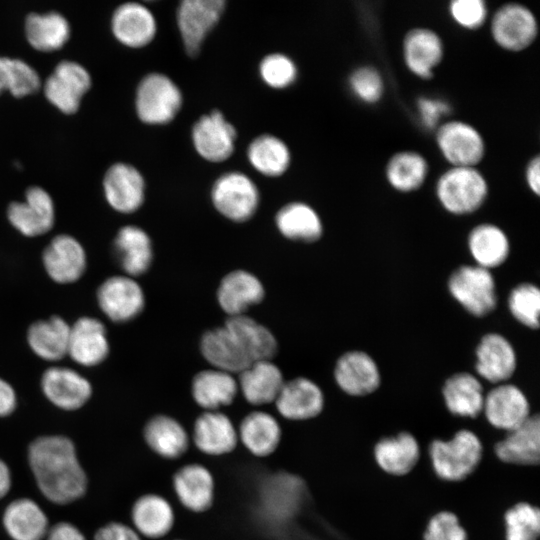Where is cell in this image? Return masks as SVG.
<instances>
[{"mask_svg": "<svg viewBox=\"0 0 540 540\" xmlns=\"http://www.w3.org/2000/svg\"><path fill=\"white\" fill-rule=\"evenodd\" d=\"M28 461L39 490L49 501L63 505L85 494L87 477L69 438H36L29 445Z\"/></svg>", "mask_w": 540, "mask_h": 540, "instance_id": "1", "label": "cell"}, {"mask_svg": "<svg viewBox=\"0 0 540 540\" xmlns=\"http://www.w3.org/2000/svg\"><path fill=\"white\" fill-rule=\"evenodd\" d=\"M429 456L432 468L440 479L457 482L476 470L483 456V445L474 432L462 429L448 440L432 441Z\"/></svg>", "mask_w": 540, "mask_h": 540, "instance_id": "2", "label": "cell"}, {"mask_svg": "<svg viewBox=\"0 0 540 540\" xmlns=\"http://www.w3.org/2000/svg\"><path fill=\"white\" fill-rule=\"evenodd\" d=\"M489 193L486 177L477 167H449L436 181L441 206L453 215H467L485 203Z\"/></svg>", "mask_w": 540, "mask_h": 540, "instance_id": "3", "label": "cell"}, {"mask_svg": "<svg viewBox=\"0 0 540 540\" xmlns=\"http://www.w3.org/2000/svg\"><path fill=\"white\" fill-rule=\"evenodd\" d=\"M448 289L452 297L474 316H485L496 307L495 280L488 269L463 265L450 275Z\"/></svg>", "mask_w": 540, "mask_h": 540, "instance_id": "4", "label": "cell"}, {"mask_svg": "<svg viewBox=\"0 0 540 540\" xmlns=\"http://www.w3.org/2000/svg\"><path fill=\"white\" fill-rule=\"evenodd\" d=\"M538 21L533 11L521 3L501 5L490 21V34L498 47L509 52H520L530 47L537 38Z\"/></svg>", "mask_w": 540, "mask_h": 540, "instance_id": "5", "label": "cell"}, {"mask_svg": "<svg viewBox=\"0 0 540 540\" xmlns=\"http://www.w3.org/2000/svg\"><path fill=\"white\" fill-rule=\"evenodd\" d=\"M435 140L450 167H477L486 154L483 135L475 126L462 120L440 124L436 129Z\"/></svg>", "mask_w": 540, "mask_h": 540, "instance_id": "6", "label": "cell"}, {"mask_svg": "<svg viewBox=\"0 0 540 540\" xmlns=\"http://www.w3.org/2000/svg\"><path fill=\"white\" fill-rule=\"evenodd\" d=\"M181 103L182 96L178 87L165 75L149 74L137 88L136 111L146 123L164 124L171 121Z\"/></svg>", "mask_w": 540, "mask_h": 540, "instance_id": "7", "label": "cell"}, {"mask_svg": "<svg viewBox=\"0 0 540 540\" xmlns=\"http://www.w3.org/2000/svg\"><path fill=\"white\" fill-rule=\"evenodd\" d=\"M212 201L224 217L235 221L249 220L259 204L255 184L246 175L231 172L222 175L212 188Z\"/></svg>", "mask_w": 540, "mask_h": 540, "instance_id": "8", "label": "cell"}, {"mask_svg": "<svg viewBox=\"0 0 540 540\" xmlns=\"http://www.w3.org/2000/svg\"><path fill=\"white\" fill-rule=\"evenodd\" d=\"M97 300L103 313L114 322L136 318L145 306V295L132 277L117 275L106 279L98 288Z\"/></svg>", "mask_w": 540, "mask_h": 540, "instance_id": "9", "label": "cell"}, {"mask_svg": "<svg viewBox=\"0 0 540 540\" xmlns=\"http://www.w3.org/2000/svg\"><path fill=\"white\" fill-rule=\"evenodd\" d=\"M90 86V74L81 64L63 60L46 79L44 93L54 106L70 114L77 111L82 96Z\"/></svg>", "mask_w": 540, "mask_h": 540, "instance_id": "10", "label": "cell"}, {"mask_svg": "<svg viewBox=\"0 0 540 540\" xmlns=\"http://www.w3.org/2000/svg\"><path fill=\"white\" fill-rule=\"evenodd\" d=\"M482 412L493 427L506 432L517 428L531 416L525 393L506 382L497 384L485 394Z\"/></svg>", "mask_w": 540, "mask_h": 540, "instance_id": "11", "label": "cell"}, {"mask_svg": "<svg viewBox=\"0 0 540 540\" xmlns=\"http://www.w3.org/2000/svg\"><path fill=\"white\" fill-rule=\"evenodd\" d=\"M402 52L407 69L416 77L429 80L444 58L445 47L435 30L415 27L405 34Z\"/></svg>", "mask_w": 540, "mask_h": 540, "instance_id": "12", "label": "cell"}, {"mask_svg": "<svg viewBox=\"0 0 540 540\" xmlns=\"http://www.w3.org/2000/svg\"><path fill=\"white\" fill-rule=\"evenodd\" d=\"M223 0H185L177 11V22L187 53L197 56L201 44L218 22L224 8Z\"/></svg>", "mask_w": 540, "mask_h": 540, "instance_id": "13", "label": "cell"}, {"mask_svg": "<svg viewBox=\"0 0 540 540\" xmlns=\"http://www.w3.org/2000/svg\"><path fill=\"white\" fill-rule=\"evenodd\" d=\"M10 223L23 235L34 237L47 233L54 223V204L43 188L30 187L24 202H12L7 211Z\"/></svg>", "mask_w": 540, "mask_h": 540, "instance_id": "14", "label": "cell"}, {"mask_svg": "<svg viewBox=\"0 0 540 540\" xmlns=\"http://www.w3.org/2000/svg\"><path fill=\"white\" fill-rule=\"evenodd\" d=\"M337 385L351 396L373 393L380 385L381 376L374 359L363 351H349L337 360L334 368Z\"/></svg>", "mask_w": 540, "mask_h": 540, "instance_id": "15", "label": "cell"}, {"mask_svg": "<svg viewBox=\"0 0 540 540\" xmlns=\"http://www.w3.org/2000/svg\"><path fill=\"white\" fill-rule=\"evenodd\" d=\"M192 139L197 152L206 160L221 162L234 150L235 128L220 111L202 116L194 125Z\"/></svg>", "mask_w": 540, "mask_h": 540, "instance_id": "16", "label": "cell"}, {"mask_svg": "<svg viewBox=\"0 0 540 540\" xmlns=\"http://www.w3.org/2000/svg\"><path fill=\"white\" fill-rule=\"evenodd\" d=\"M43 264L52 280L61 284L77 281L86 268V254L74 237L61 234L54 237L43 252Z\"/></svg>", "mask_w": 540, "mask_h": 540, "instance_id": "17", "label": "cell"}, {"mask_svg": "<svg viewBox=\"0 0 540 540\" xmlns=\"http://www.w3.org/2000/svg\"><path fill=\"white\" fill-rule=\"evenodd\" d=\"M41 387L47 399L64 410L79 409L92 394L90 382L67 367L47 369L43 373Z\"/></svg>", "mask_w": 540, "mask_h": 540, "instance_id": "18", "label": "cell"}, {"mask_svg": "<svg viewBox=\"0 0 540 540\" xmlns=\"http://www.w3.org/2000/svg\"><path fill=\"white\" fill-rule=\"evenodd\" d=\"M478 375L495 384L505 383L515 372L516 352L507 338L499 333L485 334L476 348Z\"/></svg>", "mask_w": 540, "mask_h": 540, "instance_id": "19", "label": "cell"}, {"mask_svg": "<svg viewBox=\"0 0 540 540\" xmlns=\"http://www.w3.org/2000/svg\"><path fill=\"white\" fill-rule=\"evenodd\" d=\"M216 297L220 308L231 317L245 314L249 307L259 304L265 289L253 273L237 269L222 278Z\"/></svg>", "mask_w": 540, "mask_h": 540, "instance_id": "20", "label": "cell"}, {"mask_svg": "<svg viewBox=\"0 0 540 540\" xmlns=\"http://www.w3.org/2000/svg\"><path fill=\"white\" fill-rule=\"evenodd\" d=\"M275 404L283 417L289 420H307L322 412L324 394L314 381L297 377L284 382Z\"/></svg>", "mask_w": 540, "mask_h": 540, "instance_id": "21", "label": "cell"}, {"mask_svg": "<svg viewBox=\"0 0 540 540\" xmlns=\"http://www.w3.org/2000/svg\"><path fill=\"white\" fill-rule=\"evenodd\" d=\"M144 186L140 172L125 163L112 165L103 180L107 202L121 213H132L140 208L144 201Z\"/></svg>", "mask_w": 540, "mask_h": 540, "instance_id": "22", "label": "cell"}, {"mask_svg": "<svg viewBox=\"0 0 540 540\" xmlns=\"http://www.w3.org/2000/svg\"><path fill=\"white\" fill-rule=\"evenodd\" d=\"M76 363L95 366L109 354L105 326L98 319L82 317L70 326L68 353Z\"/></svg>", "mask_w": 540, "mask_h": 540, "instance_id": "23", "label": "cell"}, {"mask_svg": "<svg viewBox=\"0 0 540 540\" xmlns=\"http://www.w3.org/2000/svg\"><path fill=\"white\" fill-rule=\"evenodd\" d=\"M497 458L505 463L532 466L540 460V419L531 415L523 424L508 431L507 435L495 444Z\"/></svg>", "mask_w": 540, "mask_h": 540, "instance_id": "24", "label": "cell"}, {"mask_svg": "<svg viewBox=\"0 0 540 540\" xmlns=\"http://www.w3.org/2000/svg\"><path fill=\"white\" fill-rule=\"evenodd\" d=\"M200 352L211 368L231 374H239L252 361L248 358L235 337L223 325L207 330L200 339Z\"/></svg>", "mask_w": 540, "mask_h": 540, "instance_id": "25", "label": "cell"}, {"mask_svg": "<svg viewBox=\"0 0 540 540\" xmlns=\"http://www.w3.org/2000/svg\"><path fill=\"white\" fill-rule=\"evenodd\" d=\"M238 388L252 405L275 402L285 380L280 368L271 360L252 362L240 372Z\"/></svg>", "mask_w": 540, "mask_h": 540, "instance_id": "26", "label": "cell"}, {"mask_svg": "<svg viewBox=\"0 0 540 540\" xmlns=\"http://www.w3.org/2000/svg\"><path fill=\"white\" fill-rule=\"evenodd\" d=\"M114 256L127 276L135 277L147 272L153 259L152 242L138 226L122 227L113 243Z\"/></svg>", "mask_w": 540, "mask_h": 540, "instance_id": "27", "label": "cell"}, {"mask_svg": "<svg viewBox=\"0 0 540 540\" xmlns=\"http://www.w3.org/2000/svg\"><path fill=\"white\" fill-rule=\"evenodd\" d=\"M111 27L115 37L129 47L148 44L156 33V22L144 5L127 2L117 7L113 13Z\"/></svg>", "mask_w": 540, "mask_h": 540, "instance_id": "28", "label": "cell"}, {"mask_svg": "<svg viewBox=\"0 0 540 540\" xmlns=\"http://www.w3.org/2000/svg\"><path fill=\"white\" fill-rule=\"evenodd\" d=\"M193 441L208 455L231 452L238 441V433L228 416L219 411H205L195 421Z\"/></svg>", "mask_w": 540, "mask_h": 540, "instance_id": "29", "label": "cell"}, {"mask_svg": "<svg viewBox=\"0 0 540 540\" xmlns=\"http://www.w3.org/2000/svg\"><path fill=\"white\" fill-rule=\"evenodd\" d=\"M374 459L377 465L393 476H404L412 471L420 458V446L409 432L384 437L374 446Z\"/></svg>", "mask_w": 540, "mask_h": 540, "instance_id": "30", "label": "cell"}, {"mask_svg": "<svg viewBox=\"0 0 540 540\" xmlns=\"http://www.w3.org/2000/svg\"><path fill=\"white\" fill-rule=\"evenodd\" d=\"M173 486L181 504L193 512H204L213 503V477L200 464H189L179 469L174 475Z\"/></svg>", "mask_w": 540, "mask_h": 540, "instance_id": "31", "label": "cell"}, {"mask_svg": "<svg viewBox=\"0 0 540 540\" xmlns=\"http://www.w3.org/2000/svg\"><path fill=\"white\" fill-rule=\"evenodd\" d=\"M238 391L234 375L215 368L198 372L191 384L194 401L206 411H218L231 404Z\"/></svg>", "mask_w": 540, "mask_h": 540, "instance_id": "32", "label": "cell"}, {"mask_svg": "<svg viewBox=\"0 0 540 540\" xmlns=\"http://www.w3.org/2000/svg\"><path fill=\"white\" fill-rule=\"evenodd\" d=\"M224 326L252 361L271 360L278 350L274 334L255 319L242 314L228 317Z\"/></svg>", "mask_w": 540, "mask_h": 540, "instance_id": "33", "label": "cell"}, {"mask_svg": "<svg viewBox=\"0 0 540 540\" xmlns=\"http://www.w3.org/2000/svg\"><path fill=\"white\" fill-rule=\"evenodd\" d=\"M3 525L13 540H43L49 530L42 508L29 498H19L6 507Z\"/></svg>", "mask_w": 540, "mask_h": 540, "instance_id": "34", "label": "cell"}, {"mask_svg": "<svg viewBox=\"0 0 540 540\" xmlns=\"http://www.w3.org/2000/svg\"><path fill=\"white\" fill-rule=\"evenodd\" d=\"M442 394L447 409L456 416L476 418L483 410L485 394L480 380L473 374L460 372L450 376Z\"/></svg>", "mask_w": 540, "mask_h": 540, "instance_id": "35", "label": "cell"}, {"mask_svg": "<svg viewBox=\"0 0 540 540\" xmlns=\"http://www.w3.org/2000/svg\"><path fill=\"white\" fill-rule=\"evenodd\" d=\"M468 247L476 265L488 270L502 265L510 251L506 233L492 223L475 226L469 233Z\"/></svg>", "mask_w": 540, "mask_h": 540, "instance_id": "36", "label": "cell"}, {"mask_svg": "<svg viewBox=\"0 0 540 540\" xmlns=\"http://www.w3.org/2000/svg\"><path fill=\"white\" fill-rule=\"evenodd\" d=\"M429 169V163L421 153L402 150L394 153L387 161L385 178L394 190L411 193L423 186Z\"/></svg>", "mask_w": 540, "mask_h": 540, "instance_id": "37", "label": "cell"}, {"mask_svg": "<svg viewBox=\"0 0 540 540\" xmlns=\"http://www.w3.org/2000/svg\"><path fill=\"white\" fill-rule=\"evenodd\" d=\"M135 531L149 538H160L173 527L174 512L169 502L156 494L138 498L131 511Z\"/></svg>", "mask_w": 540, "mask_h": 540, "instance_id": "38", "label": "cell"}, {"mask_svg": "<svg viewBox=\"0 0 540 540\" xmlns=\"http://www.w3.org/2000/svg\"><path fill=\"white\" fill-rule=\"evenodd\" d=\"M70 326L59 316L34 322L27 340L32 351L47 361H56L68 353Z\"/></svg>", "mask_w": 540, "mask_h": 540, "instance_id": "39", "label": "cell"}, {"mask_svg": "<svg viewBox=\"0 0 540 540\" xmlns=\"http://www.w3.org/2000/svg\"><path fill=\"white\" fill-rule=\"evenodd\" d=\"M238 439L255 456L273 453L281 440L278 421L263 411H254L244 417L239 426Z\"/></svg>", "mask_w": 540, "mask_h": 540, "instance_id": "40", "label": "cell"}, {"mask_svg": "<svg viewBox=\"0 0 540 540\" xmlns=\"http://www.w3.org/2000/svg\"><path fill=\"white\" fill-rule=\"evenodd\" d=\"M144 438L156 454L167 459L181 457L189 446V438L184 427L167 415L151 418L144 428Z\"/></svg>", "mask_w": 540, "mask_h": 540, "instance_id": "41", "label": "cell"}, {"mask_svg": "<svg viewBox=\"0 0 540 540\" xmlns=\"http://www.w3.org/2000/svg\"><path fill=\"white\" fill-rule=\"evenodd\" d=\"M276 226L287 239L306 243L317 241L323 233L317 212L302 202L283 206L276 215Z\"/></svg>", "mask_w": 540, "mask_h": 540, "instance_id": "42", "label": "cell"}, {"mask_svg": "<svg viewBox=\"0 0 540 540\" xmlns=\"http://www.w3.org/2000/svg\"><path fill=\"white\" fill-rule=\"evenodd\" d=\"M29 43L38 50L52 51L61 48L69 39L70 26L58 12L31 13L25 21Z\"/></svg>", "mask_w": 540, "mask_h": 540, "instance_id": "43", "label": "cell"}, {"mask_svg": "<svg viewBox=\"0 0 540 540\" xmlns=\"http://www.w3.org/2000/svg\"><path fill=\"white\" fill-rule=\"evenodd\" d=\"M303 490L300 479L286 474L275 476L264 487V507L273 516H291L300 506Z\"/></svg>", "mask_w": 540, "mask_h": 540, "instance_id": "44", "label": "cell"}, {"mask_svg": "<svg viewBox=\"0 0 540 540\" xmlns=\"http://www.w3.org/2000/svg\"><path fill=\"white\" fill-rule=\"evenodd\" d=\"M248 158L262 174L279 176L288 168L290 153L285 143L277 137L262 135L249 145Z\"/></svg>", "mask_w": 540, "mask_h": 540, "instance_id": "45", "label": "cell"}, {"mask_svg": "<svg viewBox=\"0 0 540 540\" xmlns=\"http://www.w3.org/2000/svg\"><path fill=\"white\" fill-rule=\"evenodd\" d=\"M506 540H538L540 511L527 502H519L504 514Z\"/></svg>", "mask_w": 540, "mask_h": 540, "instance_id": "46", "label": "cell"}, {"mask_svg": "<svg viewBox=\"0 0 540 540\" xmlns=\"http://www.w3.org/2000/svg\"><path fill=\"white\" fill-rule=\"evenodd\" d=\"M508 307L513 317L522 325L537 329L539 327L540 291L532 283H521L509 294Z\"/></svg>", "mask_w": 540, "mask_h": 540, "instance_id": "47", "label": "cell"}, {"mask_svg": "<svg viewBox=\"0 0 540 540\" xmlns=\"http://www.w3.org/2000/svg\"><path fill=\"white\" fill-rule=\"evenodd\" d=\"M349 87L354 96L363 103L376 104L384 94V81L380 72L372 66L357 67L349 76Z\"/></svg>", "mask_w": 540, "mask_h": 540, "instance_id": "48", "label": "cell"}, {"mask_svg": "<svg viewBox=\"0 0 540 540\" xmlns=\"http://www.w3.org/2000/svg\"><path fill=\"white\" fill-rule=\"evenodd\" d=\"M7 90L16 97H22L35 92L40 86L37 71L21 59L8 58Z\"/></svg>", "mask_w": 540, "mask_h": 540, "instance_id": "49", "label": "cell"}, {"mask_svg": "<svg viewBox=\"0 0 540 540\" xmlns=\"http://www.w3.org/2000/svg\"><path fill=\"white\" fill-rule=\"evenodd\" d=\"M448 12L452 20L466 30L480 28L488 18V7L483 0H453Z\"/></svg>", "mask_w": 540, "mask_h": 540, "instance_id": "50", "label": "cell"}, {"mask_svg": "<svg viewBox=\"0 0 540 540\" xmlns=\"http://www.w3.org/2000/svg\"><path fill=\"white\" fill-rule=\"evenodd\" d=\"M423 540H468V535L456 514L440 511L428 521Z\"/></svg>", "mask_w": 540, "mask_h": 540, "instance_id": "51", "label": "cell"}, {"mask_svg": "<svg viewBox=\"0 0 540 540\" xmlns=\"http://www.w3.org/2000/svg\"><path fill=\"white\" fill-rule=\"evenodd\" d=\"M263 80L273 88H284L296 78L297 70L294 63L282 54L266 56L260 64Z\"/></svg>", "mask_w": 540, "mask_h": 540, "instance_id": "52", "label": "cell"}, {"mask_svg": "<svg viewBox=\"0 0 540 540\" xmlns=\"http://www.w3.org/2000/svg\"><path fill=\"white\" fill-rule=\"evenodd\" d=\"M417 109L422 125L429 129H437L441 120L450 113L449 103L439 98L420 97L417 100Z\"/></svg>", "mask_w": 540, "mask_h": 540, "instance_id": "53", "label": "cell"}, {"mask_svg": "<svg viewBox=\"0 0 540 540\" xmlns=\"http://www.w3.org/2000/svg\"><path fill=\"white\" fill-rule=\"evenodd\" d=\"M94 540H141L139 534L131 527L111 522L98 529Z\"/></svg>", "mask_w": 540, "mask_h": 540, "instance_id": "54", "label": "cell"}, {"mask_svg": "<svg viewBox=\"0 0 540 540\" xmlns=\"http://www.w3.org/2000/svg\"><path fill=\"white\" fill-rule=\"evenodd\" d=\"M46 540H85L81 531L71 523L59 522L49 528Z\"/></svg>", "mask_w": 540, "mask_h": 540, "instance_id": "55", "label": "cell"}, {"mask_svg": "<svg viewBox=\"0 0 540 540\" xmlns=\"http://www.w3.org/2000/svg\"><path fill=\"white\" fill-rule=\"evenodd\" d=\"M17 398L13 387L0 378V416L10 415L16 408Z\"/></svg>", "mask_w": 540, "mask_h": 540, "instance_id": "56", "label": "cell"}, {"mask_svg": "<svg viewBox=\"0 0 540 540\" xmlns=\"http://www.w3.org/2000/svg\"><path fill=\"white\" fill-rule=\"evenodd\" d=\"M525 182L530 191L539 196L540 194V157L535 155L530 159L525 169Z\"/></svg>", "mask_w": 540, "mask_h": 540, "instance_id": "57", "label": "cell"}, {"mask_svg": "<svg viewBox=\"0 0 540 540\" xmlns=\"http://www.w3.org/2000/svg\"><path fill=\"white\" fill-rule=\"evenodd\" d=\"M12 483L11 472L7 464L0 459V499L10 490Z\"/></svg>", "mask_w": 540, "mask_h": 540, "instance_id": "58", "label": "cell"}, {"mask_svg": "<svg viewBox=\"0 0 540 540\" xmlns=\"http://www.w3.org/2000/svg\"><path fill=\"white\" fill-rule=\"evenodd\" d=\"M8 69L7 57H0V92L7 90Z\"/></svg>", "mask_w": 540, "mask_h": 540, "instance_id": "59", "label": "cell"}]
</instances>
